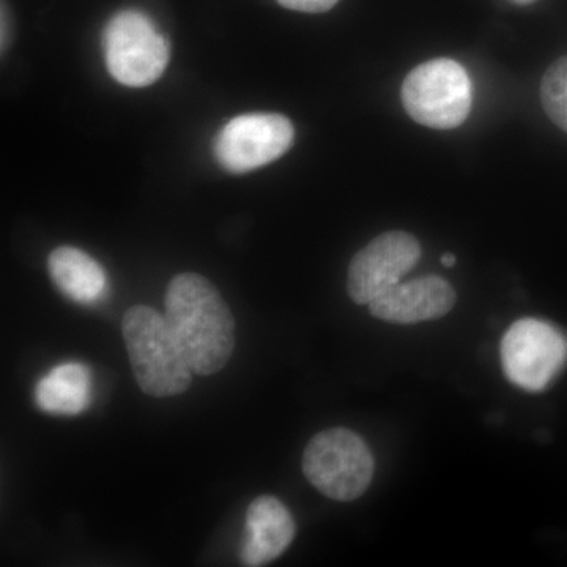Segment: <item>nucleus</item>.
<instances>
[{
	"label": "nucleus",
	"mask_w": 567,
	"mask_h": 567,
	"mask_svg": "<svg viewBox=\"0 0 567 567\" xmlns=\"http://www.w3.org/2000/svg\"><path fill=\"white\" fill-rule=\"evenodd\" d=\"M456 262H457V260H456V256H454V254H443V256H442L443 267L451 268V267H454V265H456Z\"/></svg>",
	"instance_id": "15"
},
{
	"label": "nucleus",
	"mask_w": 567,
	"mask_h": 567,
	"mask_svg": "<svg viewBox=\"0 0 567 567\" xmlns=\"http://www.w3.org/2000/svg\"><path fill=\"white\" fill-rule=\"evenodd\" d=\"M122 334L142 393L173 398L189 390L194 372L166 317L151 306H133L123 316Z\"/></svg>",
	"instance_id": "2"
},
{
	"label": "nucleus",
	"mask_w": 567,
	"mask_h": 567,
	"mask_svg": "<svg viewBox=\"0 0 567 567\" xmlns=\"http://www.w3.org/2000/svg\"><path fill=\"white\" fill-rule=\"evenodd\" d=\"M103 50L111 76L126 87H147L169 63L166 39L136 10L111 18L103 32Z\"/></svg>",
	"instance_id": "5"
},
{
	"label": "nucleus",
	"mask_w": 567,
	"mask_h": 567,
	"mask_svg": "<svg viewBox=\"0 0 567 567\" xmlns=\"http://www.w3.org/2000/svg\"><path fill=\"white\" fill-rule=\"evenodd\" d=\"M540 102L550 121L567 133V55L558 59L544 74Z\"/></svg>",
	"instance_id": "13"
},
{
	"label": "nucleus",
	"mask_w": 567,
	"mask_h": 567,
	"mask_svg": "<svg viewBox=\"0 0 567 567\" xmlns=\"http://www.w3.org/2000/svg\"><path fill=\"white\" fill-rule=\"evenodd\" d=\"M164 317L194 374L221 372L235 349V319L215 286L203 275L171 279Z\"/></svg>",
	"instance_id": "1"
},
{
	"label": "nucleus",
	"mask_w": 567,
	"mask_h": 567,
	"mask_svg": "<svg viewBox=\"0 0 567 567\" xmlns=\"http://www.w3.org/2000/svg\"><path fill=\"white\" fill-rule=\"evenodd\" d=\"M92 375L87 365L65 363L52 369L35 388V402L52 415H78L91 402Z\"/></svg>",
	"instance_id": "12"
},
{
	"label": "nucleus",
	"mask_w": 567,
	"mask_h": 567,
	"mask_svg": "<svg viewBox=\"0 0 567 567\" xmlns=\"http://www.w3.org/2000/svg\"><path fill=\"white\" fill-rule=\"evenodd\" d=\"M293 140L295 128L286 115L268 112L238 115L216 136L215 156L229 173H251L281 158Z\"/></svg>",
	"instance_id": "7"
},
{
	"label": "nucleus",
	"mask_w": 567,
	"mask_h": 567,
	"mask_svg": "<svg viewBox=\"0 0 567 567\" xmlns=\"http://www.w3.org/2000/svg\"><path fill=\"white\" fill-rule=\"evenodd\" d=\"M421 257L420 241L412 234L393 230L379 235L354 254L347 274V292L353 303L369 305L401 282Z\"/></svg>",
	"instance_id": "8"
},
{
	"label": "nucleus",
	"mask_w": 567,
	"mask_h": 567,
	"mask_svg": "<svg viewBox=\"0 0 567 567\" xmlns=\"http://www.w3.org/2000/svg\"><path fill=\"white\" fill-rule=\"evenodd\" d=\"M48 271L54 286L78 303H95L106 290L102 265L74 246L55 248L48 257Z\"/></svg>",
	"instance_id": "11"
},
{
	"label": "nucleus",
	"mask_w": 567,
	"mask_h": 567,
	"mask_svg": "<svg viewBox=\"0 0 567 567\" xmlns=\"http://www.w3.org/2000/svg\"><path fill=\"white\" fill-rule=\"evenodd\" d=\"M339 0H278L284 9L301 11V13H323L333 9Z\"/></svg>",
	"instance_id": "14"
},
{
	"label": "nucleus",
	"mask_w": 567,
	"mask_h": 567,
	"mask_svg": "<svg viewBox=\"0 0 567 567\" xmlns=\"http://www.w3.org/2000/svg\"><path fill=\"white\" fill-rule=\"evenodd\" d=\"M511 2L517 3V6H529V3L535 2V0H511Z\"/></svg>",
	"instance_id": "16"
},
{
	"label": "nucleus",
	"mask_w": 567,
	"mask_h": 567,
	"mask_svg": "<svg viewBox=\"0 0 567 567\" xmlns=\"http://www.w3.org/2000/svg\"><path fill=\"white\" fill-rule=\"evenodd\" d=\"M306 480L328 498L353 502L371 486L375 462L360 435L333 427L312 436L303 453Z\"/></svg>",
	"instance_id": "3"
},
{
	"label": "nucleus",
	"mask_w": 567,
	"mask_h": 567,
	"mask_svg": "<svg viewBox=\"0 0 567 567\" xmlns=\"http://www.w3.org/2000/svg\"><path fill=\"white\" fill-rule=\"evenodd\" d=\"M295 533L292 514L276 496H257L246 511L241 563L259 567L275 561L292 544Z\"/></svg>",
	"instance_id": "10"
},
{
	"label": "nucleus",
	"mask_w": 567,
	"mask_h": 567,
	"mask_svg": "<svg viewBox=\"0 0 567 567\" xmlns=\"http://www.w3.org/2000/svg\"><path fill=\"white\" fill-rule=\"evenodd\" d=\"M401 95L410 117L429 128H456L472 111V81L451 59H434L410 71Z\"/></svg>",
	"instance_id": "4"
},
{
	"label": "nucleus",
	"mask_w": 567,
	"mask_h": 567,
	"mask_svg": "<svg viewBox=\"0 0 567 567\" xmlns=\"http://www.w3.org/2000/svg\"><path fill=\"white\" fill-rule=\"evenodd\" d=\"M566 361V336L544 320H518L503 336V369L507 379L522 390L543 391Z\"/></svg>",
	"instance_id": "6"
},
{
	"label": "nucleus",
	"mask_w": 567,
	"mask_h": 567,
	"mask_svg": "<svg viewBox=\"0 0 567 567\" xmlns=\"http://www.w3.org/2000/svg\"><path fill=\"white\" fill-rule=\"evenodd\" d=\"M456 300V290L446 279L424 276L395 284L369 303V312L385 322L412 324L446 316Z\"/></svg>",
	"instance_id": "9"
}]
</instances>
